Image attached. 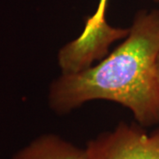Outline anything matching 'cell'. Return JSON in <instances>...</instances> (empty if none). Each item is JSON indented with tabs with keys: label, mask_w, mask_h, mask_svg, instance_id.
<instances>
[{
	"label": "cell",
	"mask_w": 159,
	"mask_h": 159,
	"mask_svg": "<svg viewBox=\"0 0 159 159\" xmlns=\"http://www.w3.org/2000/svg\"><path fill=\"white\" fill-rule=\"evenodd\" d=\"M10 159H89V157L85 148L48 133L34 138Z\"/></svg>",
	"instance_id": "4"
},
{
	"label": "cell",
	"mask_w": 159,
	"mask_h": 159,
	"mask_svg": "<svg viewBox=\"0 0 159 159\" xmlns=\"http://www.w3.org/2000/svg\"><path fill=\"white\" fill-rule=\"evenodd\" d=\"M154 2L157 4V5H158L159 6V0H153ZM158 70H159V58H158Z\"/></svg>",
	"instance_id": "5"
},
{
	"label": "cell",
	"mask_w": 159,
	"mask_h": 159,
	"mask_svg": "<svg viewBox=\"0 0 159 159\" xmlns=\"http://www.w3.org/2000/svg\"><path fill=\"white\" fill-rule=\"evenodd\" d=\"M159 10H140L122 43L89 68L61 74L50 85L48 103L58 115L107 100L128 109L137 124L159 125Z\"/></svg>",
	"instance_id": "1"
},
{
	"label": "cell",
	"mask_w": 159,
	"mask_h": 159,
	"mask_svg": "<svg viewBox=\"0 0 159 159\" xmlns=\"http://www.w3.org/2000/svg\"><path fill=\"white\" fill-rule=\"evenodd\" d=\"M89 159H159V125L148 132L139 124L119 122L87 142Z\"/></svg>",
	"instance_id": "2"
},
{
	"label": "cell",
	"mask_w": 159,
	"mask_h": 159,
	"mask_svg": "<svg viewBox=\"0 0 159 159\" xmlns=\"http://www.w3.org/2000/svg\"><path fill=\"white\" fill-rule=\"evenodd\" d=\"M109 0H99L93 15L86 19L80 35L73 40L75 52L84 59L95 61L105 57L115 42L123 40L128 29L116 28L106 20Z\"/></svg>",
	"instance_id": "3"
}]
</instances>
